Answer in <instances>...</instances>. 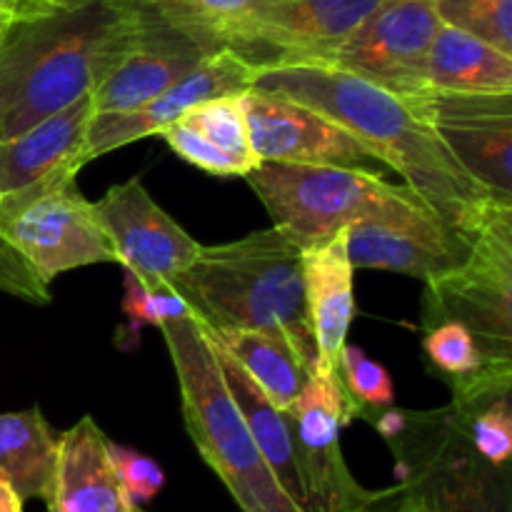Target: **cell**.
Wrapping results in <instances>:
<instances>
[{"instance_id": "6da1fadb", "label": "cell", "mask_w": 512, "mask_h": 512, "mask_svg": "<svg viewBox=\"0 0 512 512\" xmlns=\"http://www.w3.org/2000/svg\"><path fill=\"white\" fill-rule=\"evenodd\" d=\"M250 88L315 110L348 130L373 160L388 163L445 223L475 235L512 203L480 188L453 158L408 98L325 63L255 70Z\"/></svg>"}, {"instance_id": "7a4b0ae2", "label": "cell", "mask_w": 512, "mask_h": 512, "mask_svg": "<svg viewBox=\"0 0 512 512\" xmlns=\"http://www.w3.org/2000/svg\"><path fill=\"white\" fill-rule=\"evenodd\" d=\"M130 0H85L15 18L0 43V140L90 98L140 28Z\"/></svg>"}, {"instance_id": "3957f363", "label": "cell", "mask_w": 512, "mask_h": 512, "mask_svg": "<svg viewBox=\"0 0 512 512\" xmlns=\"http://www.w3.org/2000/svg\"><path fill=\"white\" fill-rule=\"evenodd\" d=\"M170 288L205 328L283 335L315 373L318 350L305 310L303 250L278 228L200 245Z\"/></svg>"}, {"instance_id": "277c9868", "label": "cell", "mask_w": 512, "mask_h": 512, "mask_svg": "<svg viewBox=\"0 0 512 512\" xmlns=\"http://www.w3.org/2000/svg\"><path fill=\"white\" fill-rule=\"evenodd\" d=\"M245 183L270 213L273 228L300 250L353 225H415L440 218L408 185H393L365 168L258 163Z\"/></svg>"}, {"instance_id": "5b68a950", "label": "cell", "mask_w": 512, "mask_h": 512, "mask_svg": "<svg viewBox=\"0 0 512 512\" xmlns=\"http://www.w3.org/2000/svg\"><path fill=\"white\" fill-rule=\"evenodd\" d=\"M180 388L185 428L200 458L223 480L243 512H300L265 465L238 405L230 398L218 360L198 320L160 328Z\"/></svg>"}, {"instance_id": "8992f818", "label": "cell", "mask_w": 512, "mask_h": 512, "mask_svg": "<svg viewBox=\"0 0 512 512\" xmlns=\"http://www.w3.org/2000/svg\"><path fill=\"white\" fill-rule=\"evenodd\" d=\"M390 445L400 485L423 512H512L510 465L480 458L453 408L365 415Z\"/></svg>"}, {"instance_id": "52a82bcc", "label": "cell", "mask_w": 512, "mask_h": 512, "mask_svg": "<svg viewBox=\"0 0 512 512\" xmlns=\"http://www.w3.org/2000/svg\"><path fill=\"white\" fill-rule=\"evenodd\" d=\"M75 178L55 175L0 198V240L48 285L73 268L115 263L113 245Z\"/></svg>"}, {"instance_id": "ba28073f", "label": "cell", "mask_w": 512, "mask_h": 512, "mask_svg": "<svg viewBox=\"0 0 512 512\" xmlns=\"http://www.w3.org/2000/svg\"><path fill=\"white\" fill-rule=\"evenodd\" d=\"M460 323L488 360H512V208L473 235L468 260L425 285L423 328Z\"/></svg>"}, {"instance_id": "9c48e42d", "label": "cell", "mask_w": 512, "mask_h": 512, "mask_svg": "<svg viewBox=\"0 0 512 512\" xmlns=\"http://www.w3.org/2000/svg\"><path fill=\"white\" fill-rule=\"evenodd\" d=\"M385 0H268L235 18L220 35L250 68L330 63L345 40Z\"/></svg>"}, {"instance_id": "30bf717a", "label": "cell", "mask_w": 512, "mask_h": 512, "mask_svg": "<svg viewBox=\"0 0 512 512\" xmlns=\"http://www.w3.org/2000/svg\"><path fill=\"white\" fill-rule=\"evenodd\" d=\"M303 470L308 512H358L373 500L375 490L363 488L348 470L340 450V433L360 418L338 378L310 373L293 408L288 410Z\"/></svg>"}, {"instance_id": "8fae6325", "label": "cell", "mask_w": 512, "mask_h": 512, "mask_svg": "<svg viewBox=\"0 0 512 512\" xmlns=\"http://www.w3.org/2000/svg\"><path fill=\"white\" fill-rule=\"evenodd\" d=\"M440 25L433 0H385L325 65L410 100L428 90V53Z\"/></svg>"}, {"instance_id": "7c38bea8", "label": "cell", "mask_w": 512, "mask_h": 512, "mask_svg": "<svg viewBox=\"0 0 512 512\" xmlns=\"http://www.w3.org/2000/svg\"><path fill=\"white\" fill-rule=\"evenodd\" d=\"M410 103L480 188L512 203V95L428 88Z\"/></svg>"}, {"instance_id": "4fadbf2b", "label": "cell", "mask_w": 512, "mask_h": 512, "mask_svg": "<svg viewBox=\"0 0 512 512\" xmlns=\"http://www.w3.org/2000/svg\"><path fill=\"white\" fill-rule=\"evenodd\" d=\"M93 210L113 245L115 263L150 288H170L200 253L198 240L155 203L140 178L113 185Z\"/></svg>"}, {"instance_id": "5bb4252c", "label": "cell", "mask_w": 512, "mask_h": 512, "mask_svg": "<svg viewBox=\"0 0 512 512\" xmlns=\"http://www.w3.org/2000/svg\"><path fill=\"white\" fill-rule=\"evenodd\" d=\"M253 78L255 68H250L240 55L228 48L215 50L208 58L200 60L190 73H185L178 83L145 103L143 108L130 110V113L93 115L80 160L83 165H88L90 160L103 158L110 150H118L135 140L150 138V135H160V130L178 123L195 105L250 90Z\"/></svg>"}, {"instance_id": "9a60e30c", "label": "cell", "mask_w": 512, "mask_h": 512, "mask_svg": "<svg viewBox=\"0 0 512 512\" xmlns=\"http://www.w3.org/2000/svg\"><path fill=\"white\" fill-rule=\"evenodd\" d=\"M240 108L258 163L363 168L373 160L348 130L293 100L250 88L240 93Z\"/></svg>"}, {"instance_id": "2e32d148", "label": "cell", "mask_w": 512, "mask_h": 512, "mask_svg": "<svg viewBox=\"0 0 512 512\" xmlns=\"http://www.w3.org/2000/svg\"><path fill=\"white\" fill-rule=\"evenodd\" d=\"M140 13L143 18L130 48L90 95L95 115L130 113L143 108L190 73L200 60L215 53L198 38L165 23L158 15L143 8Z\"/></svg>"}, {"instance_id": "e0dca14e", "label": "cell", "mask_w": 512, "mask_h": 512, "mask_svg": "<svg viewBox=\"0 0 512 512\" xmlns=\"http://www.w3.org/2000/svg\"><path fill=\"white\" fill-rule=\"evenodd\" d=\"M345 248L353 268L390 270L428 285L468 260L473 235L443 218L415 225L363 223L345 230Z\"/></svg>"}, {"instance_id": "ac0fdd59", "label": "cell", "mask_w": 512, "mask_h": 512, "mask_svg": "<svg viewBox=\"0 0 512 512\" xmlns=\"http://www.w3.org/2000/svg\"><path fill=\"white\" fill-rule=\"evenodd\" d=\"M353 278L345 233L303 250L305 310L318 350L315 373L338 378V358L348 345V330L355 318Z\"/></svg>"}, {"instance_id": "d6986e66", "label": "cell", "mask_w": 512, "mask_h": 512, "mask_svg": "<svg viewBox=\"0 0 512 512\" xmlns=\"http://www.w3.org/2000/svg\"><path fill=\"white\" fill-rule=\"evenodd\" d=\"M93 100L83 98L10 140H0V198L63 173H80L83 145L93 120Z\"/></svg>"}, {"instance_id": "ffe728a7", "label": "cell", "mask_w": 512, "mask_h": 512, "mask_svg": "<svg viewBox=\"0 0 512 512\" xmlns=\"http://www.w3.org/2000/svg\"><path fill=\"white\" fill-rule=\"evenodd\" d=\"M48 512H123L128 508L108 453V438L90 415L60 433Z\"/></svg>"}, {"instance_id": "44dd1931", "label": "cell", "mask_w": 512, "mask_h": 512, "mask_svg": "<svg viewBox=\"0 0 512 512\" xmlns=\"http://www.w3.org/2000/svg\"><path fill=\"white\" fill-rule=\"evenodd\" d=\"M203 328V325H200ZM208 335V343L213 348L215 360H218L220 375L225 380L230 398L238 405L240 415H243L245 425H248L250 435H253L255 445H258L260 455H263L265 465L270 473L275 475L283 493L293 500V505L300 512H308V493H305L303 470H300L298 460V445H295L293 423H290L288 413H280L273 403L263 395V390L245 375V370L230 358L228 350L203 328Z\"/></svg>"}, {"instance_id": "7402d4cb", "label": "cell", "mask_w": 512, "mask_h": 512, "mask_svg": "<svg viewBox=\"0 0 512 512\" xmlns=\"http://www.w3.org/2000/svg\"><path fill=\"white\" fill-rule=\"evenodd\" d=\"M428 88L448 93L512 95V55L440 25L428 53Z\"/></svg>"}, {"instance_id": "603a6c76", "label": "cell", "mask_w": 512, "mask_h": 512, "mask_svg": "<svg viewBox=\"0 0 512 512\" xmlns=\"http://www.w3.org/2000/svg\"><path fill=\"white\" fill-rule=\"evenodd\" d=\"M58 438L38 405L0 413V475L23 500H48L53 485Z\"/></svg>"}, {"instance_id": "cb8c5ba5", "label": "cell", "mask_w": 512, "mask_h": 512, "mask_svg": "<svg viewBox=\"0 0 512 512\" xmlns=\"http://www.w3.org/2000/svg\"><path fill=\"white\" fill-rule=\"evenodd\" d=\"M205 330L228 350L230 358L245 370V375L263 390L265 398L280 413L293 408L310 370L283 335L250 333V330Z\"/></svg>"}, {"instance_id": "d4e9b609", "label": "cell", "mask_w": 512, "mask_h": 512, "mask_svg": "<svg viewBox=\"0 0 512 512\" xmlns=\"http://www.w3.org/2000/svg\"><path fill=\"white\" fill-rule=\"evenodd\" d=\"M138 8L158 15L165 23L185 30L210 50H220L223 30L248 10L268 0H130Z\"/></svg>"}, {"instance_id": "484cf974", "label": "cell", "mask_w": 512, "mask_h": 512, "mask_svg": "<svg viewBox=\"0 0 512 512\" xmlns=\"http://www.w3.org/2000/svg\"><path fill=\"white\" fill-rule=\"evenodd\" d=\"M438 20L512 55V0H433Z\"/></svg>"}, {"instance_id": "4316f807", "label": "cell", "mask_w": 512, "mask_h": 512, "mask_svg": "<svg viewBox=\"0 0 512 512\" xmlns=\"http://www.w3.org/2000/svg\"><path fill=\"white\" fill-rule=\"evenodd\" d=\"M180 120L198 130L200 135H205L220 150L243 160L250 168L258 165V158L250 148L248 125H245L243 108H240V95H223V98L205 100Z\"/></svg>"}, {"instance_id": "83f0119b", "label": "cell", "mask_w": 512, "mask_h": 512, "mask_svg": "<svg viewBox=\"0 0 512 512\" xmlns=\"http://www.w3.org/2000/svg\"><path fill=\"white\" fill-rule=\"evenodd\" d=\"M338 380L360 410V418L393 408L395 385L388 370L358 345H345L338 358Z\"/></svg>"}, {"instance_id": "f1b7e54d", "label": "cell", "mask_w": 512, "mask_h": 512, "mask_svg": "<svg viewBox=\"0 0 512 512\" xmlns=\"http://www.w3.org/2000/svg\"><path fill=\"white\" fill-rule=\"evenodd\" d=\"M423 350L430 365L440 375H445L450 383L490 363L473 333L460 323H440L425 330Z\"/></svg>"}, {"instance_id": "f546056e", "label": "cell", "mask_w": 512, "mask_h": 512, "mask_svg": "<svg viewBox=\"0 0 512 512\" xmlns=\"http://www.w3.org/2000/svg\"><path fill=\"white\" fill-rule=\"evenodd\" d=\"M123 315L128 320V338H138L140 328H163L173 320L190 318V308L173 288H150L130 273L123 280Z\"/></svg>"}, {"instance_id": "4dcf8cb0", "label": "cell", "mask_w": 512, "mask_h": 512, "mask_svg": "<svg viewBox=\"0 0 512 512\" xmlns=\"http://www.w3.org/2000/svg\"><path fill=\"white\" fill-rule=\"evenodd\" d=\"M455 413V410H453ZM458 418L460 428L468 435L470 445L483 460L493 465H510L512 458V408L510 395L483 405L475 413Z\"/></svg>"}, {"instance_id": "1f68e13d", "label": "cell", "mask_w": 512, "mask_h": 512, "mask_svg": "<svg viewBox=\"0 0 512 512\" xmlns=\"http://www.w3.org/2000/svg\"><path fill=\"white\" fill-rule=\"evenodd\" d=\"M160 138H163L165 143H168V148L173 150L178 158H183L185 163L195 165V168L205 170V173L210 175H218V178H233V175L245 178V175L253 170L240 158H235V155L225 153L218 145L210 143L205 135H200L198 130L190 128L183 120L160 130Z\"/></svg>"}, {"instance_id": "d6a6232c", "label": "cell", "mask_w": 512, "mask_h": 512, "mask_svg": "<svg viewBox=\"0 0 512 512\" xmlns=\"http://www.w3.org/2000/svg\"><path fill=\"white\" fill-rule=\"evenodd\" d=\"M108 453L125 500L130 505H138L140 508V505L150 503L163 490L165 473L153 458L133 448L113 443V440H108Z\"/></svg>"}, {"instance_id": "836d02e7", "label": "cell", "mask_w": 512, "mask_h": 512, "mask_svg": "<svg viewBox=\"0 0 512 512\" xmlns=\"http://www.w3.org/2000/svg\"><path fill=\"white\" fill-rule=\"evenodd\" d=\"M358 512H423V510L418 508L413 495H410L403 485H395V488H388V490H375L373 500Z\"/></svg>"}, {"instance_id": "e575fe53", "label": "cell", "mask_w": 512, "mask_h": 512, "mask_svg": "<svg viewBox=\"0 0 512 512\" xmlns=\"http://www.w3.org/2000/svg\"><path fill=\"white\" fill-rule=\"evenodd\" d=\"M25 500L15 493L13 485L0 475V512H23Z\"/></svg>"}, {"instance_id": "d590c367", "label": "cell", "mask_w": 512, "mask_h": 512, "mask_svg": "<svg viewBox=\"0 0 512 512\" xmlns=\"http://www.w3.org/2000/svg\"><path fill=\"white\" fill-rule=\"evenodd\" d=\"M0 5H3V8H13L20 18H23V15H35L50 10V5L45 3V0H0Z\"/></svg>"}, {"instance_id": "8d00e7d4", "label": "cell", "mask_w": 512, "mask_h": 512, "mask_svg": "<svg viewBox=\"0 0 512 512\" xmlns=\"http://www.w3.org/2000/svg\"><path fill=\"white\" fill-rule=\"evenodd\" d=\"M15 18H20V15L15 13L13 8H3V5H0V43H3L5 33H8V28L13 25Z\"/></svg>"}, {"instance_id": "74e56055", "label": "cell", "mask_w": 512, "mask_h": 512, "mask_svg": "<svg viewBox=\"0 0 512 512\" xmlns=\"http://www.w3.org/2000/svg\"><path fill=\"white\" fill-rule=\"evenodd\" d=\"M50 5H53V8H70V5H80V3H85V0H48Z\"/></svg>"}, {"instance_id": "f35d334b", "label": "cell", "mask_w": 512, "mask_h": 512, "mask_svg": "<svg viewBox=\"0 0 512 512\" xmlns=\"http://www.w3.org/2000/svg\"><path fill=\"white\" fill-rule=\"evenodd\" d=\"M123 512H143V510H140L138 505H128V508H125Z\"/></svg>"}, {"instance_id": "ab89813d", "label": "cell", "mask_w": 512, "mask_h": 512, "mask_svg": "<svg viewBox=\"0 0 512 512\" xmlns=\"http://www.w3.org/2000/svg\"><path fill=\"white\" fill-rule=\"evenodd\" d=\"M45 3H48V0H45ZM50 5V3H48ZM50 8H53V5H50Z\"/></svg>"}]
</instances>
